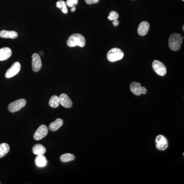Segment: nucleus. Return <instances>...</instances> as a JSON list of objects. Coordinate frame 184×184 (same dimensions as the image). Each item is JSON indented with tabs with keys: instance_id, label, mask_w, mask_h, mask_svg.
Wrapping results in <instances>:
<instances>
[{
	"instance_id": "21",
	"label": "nucleus",
	"mask_w": 184,
	"mask_h": 184,
	"mask_svg": "<svg viewBox=\"0 0 184 184\" xmlns=\"http://www.w3.org/2000/svg\"><path fill=\"white\" fill-rule=\"evenodd\" d=\"M56 7L61 10L62 13L66 14L68 12V8L66 7V3L64 1H59L56 3Z\"/></svg>"
},
{
	"instance_id": "31",
	"label": "nucleus",
	"mask_w": 184,
	"mask_h": 184,
	"mask_svg": "<svg viewBox=\"0 0 184 184\" xmlns=\"http://www.w3.org/2000/svg\"><path fill=\"white\" fill-rule=\"evenodd\" d=\"M0 184H1V183H0Z\"/></svg>"
},
{
	"instance_id": "12",
	"label": "nucleus",
	"mask_w": 184,
	"mask_h": 184,
	"mask_svg": "<svg viewBox=\"0 0 184 184\" xmlns=\"http://www.w3.org/2000/svg\"><path fill=\"white\" fill-rule=\"evenodd\" d=\"M150 29V24L146 21L142 22L138 28V33L141 36H144L148 33Z\"/></svg>"
},
{
	"instance_id": "29",
	"label": "nucleus",
	"mask_w": 184,
	"mask_h": 184,
	"mask_svg": "<svg viewBox=\"0 0 184 184\" xmlns=\"http://www.w3.org/2000/svg\"><path fill=\"white\" fill-rule=\"evenodd\" d=\"M182 1H184V0H182Z\"/></svg>"
},
{
	"instance_id": "28",
	"label": "nucleus",
	"mask_w": 184,
	"mask_h": 184,
	"mask_svg": "<svg viewBox=\"0 0 184 184\" xmlns=\"http://www.w3.org/2000/svg\"><path fill=\"white\" fill-rule=\"evenodd\" d=\"M184 26H183V31H184Z\"/></svg>"
},
{
	"instance_id": "13",
	"label": "nucleus",
	"mask_w": 184,
	"mask_h": 184,
	"mask_svg": "<svg viewBox=\"0 0 184 184\" xmlns=\"http://www.w3.org/2000/svg\"><path fill=\"white\" fill-rule=\"evenodd\" d=\"M12 54V51L9 48L4 47L0 49V61L5 60L9 58Z\"/></svg>"
},
{
	"instance_id": "20",
	"label": "nucleus",
	"mask_w": 184,
	"mask_h": 184,
	"mask_svg": "<svg viewBox=\"0 0 184 184\" xmlns=\"http://www.w3.org/2000/svg\"><path fill=\"white\" fill-rule=\"evenodd\" d=\"M60 160L64 163L70 162L75 160V156L71 154H65L60 156Z\"/></svg>"
},
{
	"instance_id": "22",
	"label": "nucleus",
	"mask_w": 184,
	"mask_h": 184,
	"mask_svg": "<svg viewBox=\"0 0 184 184\" xmlns=\"http://www.w3.org/2000/svg\"><path fill=\"white\" fill-rule=\"evenodd\" d=\"M118 18H119V14L118 13H117L116 11H112L109 13L108 18L110 21H113L118 19Z\"/></svg>"
},
{
	"instance_id": "9",
	"label": "nucleus",
	"mask_w": 184,
	"mask_h": 184,
	"mask_svg": "<svg viewBox=\"0 0 184 184\" xmlns=\"http://www.w3.org/2000/svg\"><path fill=\"white\" fill-rule=\"evenodd\" d=\"M155 142L156 143V148L160 150H165L168 146L167 139L166 137L161 134L156 137Z\"/></svg>"
},
{
	"instance_id": "27",
	"label": "nucleus",
	"mask_w": 184,
	"mask_h": 184,
	"mask_svg": "<svg viewBox=\"0 0 184 184\" xmlns=\"http://www.w3.org/2000/svg\"><path fill=\"white\" fill-rule=\"evenodd\" d=\"M39 54H40V55H43V52L40 51V52H39Z\"/></svg>"
},
{
	"instance_id": "24",
	"label": "nucleus",
	"mask_w": 184,
	"mask_h": 184,
	"mask_svg": "<svg viewBox=\"0 0 184 184\" xmlns=\"http://www.w3.org/2000/svg\"><path fill=\"white\" fill-rule=\"evenodd\" d=\"M100 0H85L86 3L88 5H91L92 4H96L98 3Z\"/></svg>"
},
{
	"instance_id": "7",
	"label": "nucleus",
	"mask_w": 184,
	"mask_h": 184,
	"mask_svg": "<svg viewBox=\"0 0 184 184\" xmlns=\"http://www.w3.org/2000/svg\"><path fill=\"white\" fill-rule=\"evenodd\" d=\"M48 133V129L47 126L45 125H42L38 128L36 132H35L33 138L35 140L39 141L46 137Z\"/></svg>"
},
{
	"instance_id": "10",
	"label": "nucleus",
	"mask_w": 184,
	"mask_h": 184,
	"mask_svg": "<svg viewBox=\"0 0 184 184\" xmlns=\"http://www.w3.org/2000/svg\"><path fill=\"white\" fill-rule=\"evenodd\" d=\"M32 68L35 72H39L42 66V62L40 56L38 53H34L32 56Z\"/></svg>"
},
{
	"instance_id": "5",
	"label": "nucleus",
	"mask_w": 184,
	"mask_h": 184,
	"mask_svg": "<svg viewBox=\"0 0 184 184\" xmlns=\"http://www.w3.org/2000/svg\"><path fill=\"white\" fill-rule=\"evenodd\" d=\"M152 66L153 69L158 75L161 76L166 75L167 69L163 62L159 61L158 60H155L152 62Z\"/></svg>"
},
{
	"instance_id": "23",
	"label": "nucleus",
	"mask_w": 184,
	"mask_h": 184,
	"mask_svg": "<svg viewBox=\"0 0 184 184\" xmlns=\"http://www.w3.org/2000/svg\"><path fill=\"white\" fill-rule=\"evenodd\" d=\"M78 3V0H67L66 4L68 7H74L75 5L77 4Z\"/></svg>"
},
{
	"instance_id": "1",
	"label": "nucleus",
	"mask_w": 184,
	"mask_h": 184,
	"mask_svg": "<svg viewBox=\"0 0 184 184\" xmlns=\"http://www.w3.org/2000/svg\"><path fill=\"white\" fill-rule=\"evenodd\" d=\"M183 40V37L179 33H173L169 36L168 43L170 49L173 51L180 50Z\"/></svg>"
},
{
	"instance_id": "30",
	"label": "nucleus",
	"mask_w": 184,
	"mask_h": 184,
	"mask_svg": "<svg viewBox=\"0 0 184 184\" xmlns=\"http://www.w3.org/2000/svg\"><path fill=\"white\" fill-rule=\"evenodd\" d=\"M133 1H134V0H133Z\"/></svg>"
},
{
	"instance_id": "3",
	"label": "nucleus",
	"mask_w": 184,
	"mask_h": 184,
	"mask_svg": "<svg viewBox=\"0 0 184 184\" xmlns=\"http://www.w3.org/2000/svg\"><path fill=\"white\" fill-rule=\"evenodd\" d=\"M124 57V53L119 48L111 49L107 54V58L110 62H115L122 60Z\"/></svg>"
},
{
	"instance_id": "15",
	"label": "nucleus",
	"mask_w": 184,
	"mask_h": 184,
	"mask_svg": "<svg viewBox=\"0 0 184 184\" xmlns=\"http://www.w3.org/2000/svg\"><path fill=\"white\" fill-rule=\"evenodd\" d=\"M63 124H64V122L62 119L58 118L54 121V122L50 123V124L49 125V129L52 132H55L58 130V129L62 126Z\"/></svg>"
},
{
	"instance_id": "25",
	"label": "nucleus",
	"mask_w": 184,
	"mask_h": 184,
	"mask_svg": "<svg viewBox=\"0 0 184 184\" xmlns=\"http://www.w3.org/2000/svg\"><path fill=\"white\" fill-rule=\"evenodd\" d=\"M113 24L114 26H118L119 24V21H118V19H116V20L113 21Z\"/></svg>"
},
{
	"instance_id": "4",
	"label": "nucleus",
	"mask_w": 184,
	"mask_h": 184,
	"mask_svg": "<svg viewBox=\"0 0 184 184\" xmlns=\"http://www.w3.org/2000/svg\"><path fill=\"white\" fill-rule=\"evenodd\" d=\"M26 104V100L20 99L13 101L9 104L8 109L10 112L15 113L21 110Z\"/></svg>"
},
{
	"instance_id": "2",
	"label": "nucleus",
	"mask_w": 184,
	"mask_h": 184,
	"mask_svg": "<svg viewBox=\"0 0 184 184\" xmlns=\"http://www.w3.org/2000/svg\"><path fill=\"white\" fill-rule=\"evenodd\" d=\"M66 44L70 47L78 46L80 47L83 48L86 45V39L82 35L79 33H74L70 36Z\"/></svg>"
},
{
	"instance_id": "16",
	"label": "nucleus",
	"mask_w": 184,
	"mask_h": 184,
	"mask_svg": "<svg viewBox=\"0 0 184 184\" xmlns=\"http://www.w3.org/2000/svg\"><path fill=\"white\" fill-rule=\"evenodd\" d=\"M47 160L44 155H37L36 159L35 160V164L39 167H45L47 164Z\"/></svg>"
},
{
	"instance_id": "26",
	"label": "nucleus",
	"mask_w": 184,
	"mask_h": 184,
	"mask_svg": "<svg viewBox=\"0 0 184 184\" xmlns=\"http://www.w3.org/2000/svg\"><path fill=\"white\" fill-rule=\"evenodd\" d=\"M75 10H76V8L75 7H72V8L71 9V11L72 12H74L75 11Z\"/></svg>"
},
{
	"instance_id": "6",
	"label": "nucleus",
	"mask_w": 184,
	"mask_h": 184,
	"mask_svg": "<svg viewBox=\"0 0 184 184\" xmlns=\"http://www.w3.org/2000/svg\"><path fill=\"white\" fill-rule=\"evenodd\" d=\"M130 89L132 93L137 96L146 94L147 93V89L145 87H142L141 84L139 82H132L130 85Z\"/></svg>"
},
{
	"instance_id": "11",
	"label": "nucleus",
	"mask_w": 184,
	"mask_h": 184,
	"mask_svg": "<svg viewBox=\"0 0 184 184\" xmlns=\"http://www.w3.org/2000/svg\"><path fill=\"white\" fill-rule=\"evenodd\" d=\"M60 104L66 108H70L73 105L72 100L66 94H61L59 97Z\"/></svg>"
},
{
	"instance_id": "17",
	"label": "nucleus",
	"mask_w": 184,
	"mask_h": 184,
	"mask_svg": "<svg viewBox=\"0 0 184 184\" xmlns=\"http://www.w3.org/2000/svg\"><path fill=\"white\" fill-rule=\"evenodd\" d=\"M32 151L36 155H43L46 152V149L44 146L40 144H36L33 147Z\"/></svg>"
},
{
	"instance_id": "19",
	"label": "nucleus",
	"mask_w": 184,
	"mask_h": 184,
	"mask_svg": "<svg viewBox=\"0 0 184 184\" xmlns=\"http://www.w3.org/2000/svg\"><path fill=\"white\" fill-rule=\"evenodd\" d=\"M49 104L52 108H56L60 104L59 97L56 95L53 96L50 99Z\"/></svg>"
},
{
	"instance_id": "18",
	"label": "nucleus",
	"mask_w": 184,
	"mask_h": 184,
	"mask_svg": "<svg viewBox=\"0 0 184 184\" xmlns=\"http://www.w3.org/2000/svg\"><path fill=\"white\" fill-rule=\"evenodd\" d=\"M10 150V147L8 144L3 143L0 144V158L6 155Z\"/></svg>"
},
{
	"instance_id": "8",
	"label": "nucleus",
	"mask_w": 184,
	"mask_h": 184,
	"mask_svg": "<svg viewBox=\"0 0 184 184\" xmlns=\"http://www.w3.org/2000/svg\"><path fill=\"white\" fill-rule=\"evenodd\" d=\"M21 64L18 62H15L11 67L6 72L5 77L7 78H10L17 75L19 73L21 70Z\"/></svg>"
},
{
	"instance_id": "14",
	"label": "nucleus",
	"mask_w": 184,
	"mask_h": 184,
	"mask_svg": "<svg viewBox=\"0 0 184 184\" xmlns=\"http://www.w3.org/2000/svg\"><path fill=\"white\" fill-rule=\"evenodd\" d=\"M18 36V33L14 31L2 30L0 32V37L5 39H14Z\"/></svg>"
}]
</instances>
